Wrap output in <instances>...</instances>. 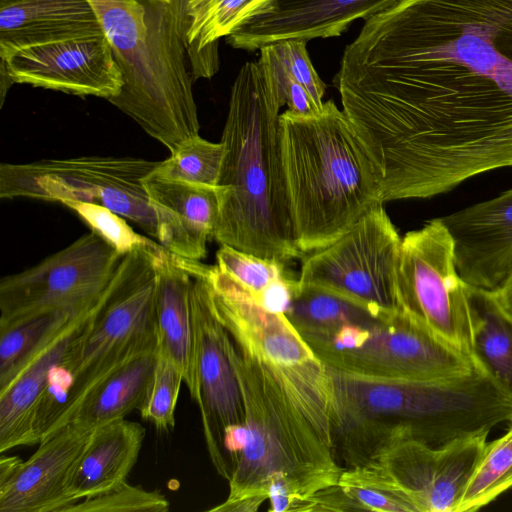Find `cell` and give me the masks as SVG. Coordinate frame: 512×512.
<instances>
[{"label":"cell","instance_id":"d6a6232c","mask_svg":"<svg viewBox=\"0 0 512 512\" xmlns=\"http://www.w3.org/2000/svg\"><path fill=\"white\" fill-rule=\"evenodd\" d=\"M169 501L158 490L147 491L126 481L95 496L82 499L66 512H167Z\"/></svg>","mask_w":512,"mask_h":512},{"label":"cell","instance_id":"7bdbcfd3","mask_svg":"<svg viewBox=\"0 0 512 512\" xmlns=\"http://www.w3.org/2000/svg\"><path fill=\"white\" fill-rule=\"evenodd\" d=\"M159 1L167 3V4H171L174 0H159Z\"/></svg>","mask_w":512,"mask_h":512},{"label":"cell","instance_id":"e575fe53","mask_svg":"<svg viewBox=\"0 0 512 512\" xmlns=\"http://www.w3.org/2000/svg\"><path fill=\"white\" fill-rule=\"evenodd\" d=\"M217 266L238 281L254 296L286 275L285 264L221 245L216 253Z\"/></svg>","mask_w":512,"mask_h":512},{"label":"cell","instance_id":"ba28073f","mask_svg":"<svg viewBox=\"0 0 512 512\" xmlns=\"http://www.w3.org/2000/svg\"><path fill=\"white\" fill-rule=\"evenodd\" d=\"M303 338L328 367L363 377L438 380L474 368L467 353L402 311Z\"/></svg>","mask_w":512,"mask_h":512},{"label":"cell","instance_id":"3957f363","mask_svg":"<svg viewBox=\"0 0 512 512\" xmlns=\"http://www.w3.org/2000/svg\"><path fill=\"white\" fill-rule=\"evenodd\" d=\"M283 102L263 62H246L231 87L221 137L219 215L212 237L220 245L284 264L297 246L287 194L279 126Z\"/></svg>","mask_w":512,"mask_h":512},{"label":"cell","instance_id":"44dd1931","mask_svg":"<svg viewBox=\"0 0 512 512\" xmlns=\"http://www.w3.org/2000/svg\"><path fill=\"white\" fill-rule=\"evenodd\" d=\"M102 34L88 0H18L0 7V56L28 46Z\"/></svg>","mask_w":512,"mask_h":512},{"label":"cell","instance_id":"2e32d148","mask_svg":"<svg viewBox=\"0 0 512 512\" xmlns=\"http://www.w3.org/2000/svg\"><path fill=\"white\" fill-rule=\"evenodd\" d=\"M440 219L452 238L460 278L495 290L512 269V188Z\"/></svg>","mask_w":512,"mask_h":512},{"label":"cell","instance_id":"60d3db41","mask_svg":"<svg viewBox=\"0 0 512 512\" xmlns=\"http://www.w3.org/2000/svg\"><path fill=\"white\" fill-rule=\"evenodd\" d=\"M187 1L188 0H174L171 3V6L173 8V11H174V14L176 17L179 33L181 32L182 20H183L184 10H185ZM180 36H181V33H180Z\"/></svg>","mask_w":512,"mask_h":512},{"label":"cell","instance_id":"8d00e7d4","mask_svg":"<svg viewBox=\"0 0 512 512\" xmlns=\"http://www.w3.org/2000/svg\"><path fill=\"white\" fill-rule=\"evenodd\" d=\"M298 290V279L286 275L272 282L259 295L251 294L264 308L285 314Z\"/></svg>","mask_w":512,"mask_h":512},{"label":"cell","instance_id":"d6986e66","mask_svg":"<svg viewBox=\"0 0 512 512\" xmlns=\"http://www.w3.org/2000/svg\"><path fill=\"white\" fill-rule=\"evenodd\" d=\"M94 429L70 422L44 438L0 485V512H66L72 472Z\"/></svg>","mask_w":512,"mask_h":512},{"label":"cell","instance_id":"277c9868","mask_svg":"<svg viewBox=\"0 0 512 512\" xmlns=\"http://www.w3.org/2000/svg\"><path fill=\"white\" fill-rule=\"evenodd\" d=\"M279 126L295 239L306 255L334 243L383 204L382 173L333 100L311 116L286 110Z\"/></svg>","mask_w":512,"mask_h":512},{"label":"cell","instance_id":"4316f807","mask_svg":"<svg viewBox=\"0 0 512 512\" xmlns=\"http://www.w3.org/2000/svg\"><path fill=\"white\" fill-rule=\"evenodd\" d=\"M285 315L302 336L331 332L346 324L382 319L341 296L300 285Z\"/></svg>","mask_w":512,"mask_h":512},{"label":"cell","instance_id":"d4e9b609","mask_svg":"<svg viewBox=\"0 0 512 512\" xmlns=\"http://www.w3.org/2000/svg\"><path fill=\"white\" fill-rule=\"evenodd\" d=\"M465 294L473 364L512 399V319L492 291L465 283Z\"/></svg>","mask_w":512,"mask_h":512},{"label":"cell","instance_id":"5bb4252c","mask_svg":"<svg viewBox=\"0 0 512 512\" xmlns=\"http://www.w3.org/2000/svg\"><path fill=\"white\" fill-rule=\"evenodd\" d=\"M186 263L192 280L194 329V386L190 395L200 409L209 457L218 474L229 480L224 436L227 430L245 425L244 401L228 352V333L209 304L205 264L188 259Z\"/></svg>","mask_w":512,"mask_h":512},{"label":"cell","instance_id":"f1b7e54d","mask_svg":"<svg viewBox=\"0 0 512 512\" xmlns=\"http://www.w3.org/2000/svg\"><path fill=\"white\" fill-rule=\"evenodd\" d=\"M224 156L222 142L213 143L200 135L183 141L160 161L153 173L161 178L217 188Z\"/></svg>","mask_w":512,"mask_h":512},{"label":"cell","instance_id":"83f0119b","mask_svg":"<svg viewBox=\"0 0 512 512\" xmlns=\"http://www.w3.org/2000/svg\"><path fill=\"white\" fill-rule=\"evenodd\" d=\"M512 488V422L501 437L487 442L456 512L477 511Z\"/></svg>","mask_w":512,"mask_h":512},{"label":"cell","instance_id":"8992f818","mask_svg":"<svg viewBox=\"0 0 512 512\" xmlns=\"http://www.w3.org/2000/svg\"><path fill=\"white\" fill-rule=\"evenodd\" d=\"M162 247L138 246L122 257L96 311L52 373L45 406L53 422L42 440L68 423L100 381L157 346L154 298Z\"/></svg>","mask_w":512,"mask_h":512},{"label":"cell","instance_id":"4fadbf2b","mask_svg":"<svg viewBox=\"0 0 512 512\" xmlns=\"http://www.w3.org/2000/svg\"><path fill=\"white\" fill-rule=\"evenodd\" d=\"M397 292L400 311L469 355L465 282L456 268L452 238L440 218L402 238Z\"/></svg>","mask_w":512,"mask_h":512},{"label":"cell","instance_id":"52a82bcc","mask_svg":"<svg viewBox=\"0 0 512 512\" xmlns=\"http://www.w3.org/2000/svg\"><path fill=\"white\" fill-rule=\"evenodd\" d=\"M206 278L210 307L236 348L281 384L302 421L336 452L333 382L327 365L284 313L264 308L217 265L208 266Z\"/></svg>","mask_w":512,"mask_h":512},{"label":"cell","instance_id":"ac0fdd59","mask_svg":"<svg viewBox=\"0 0 512 512\" xmlns=\"http://www.w3.org/2000/svg\"><path fill=\"white\" fill-rule=\"evenodd\" d=\"M401 0H273L227 37L235 49L256 51L288 39L341 35L355 20H367Z\"/></svg>","mask_w":512,"mask_h":512},{"label":"cell","instance_id":"9a60e30c","mask_svg":"<svg viewBox=\"0 0 512 512\" xmlns=\"http://www.w3.org/2000/svg\"><path fill=\"white\" fill-rule=\"evenodd\" d=\"M14 83L110 100L123 86L104 34L34 45L0 56Z\"/></svg>","mask_w":512,"mask_h":512},{"label":"cell","instance_id":"836d02e7","mask_svg":"<svg viewBox=\"0 0 512 512\" xmlns=\"http://www.w3.org/2000/svg\"><path fill=\"white\" fill-rule=\"evenodd\" d=\"M307 40L288 39L266 45L260 49V57L278 65L301 84L316 108H323L325 84L314 69L307 51Z\"/></svg>","mask_w":512,"mask_h":512},{"label":"cell","instance_id":"4dcf8cb0","mask_svg":"<svg viewBox=\"0 0 512 512\" xmlns=\"http://www.w3.org/2000/svg\"><path fill=\"white\" fill-rule=\"evenodd\" d=\"M182 382L181 369L157 351L151 391L139 412L142 419L151 422L160 432H170L175 426V409Z\"/></svg>","mask_w":512,"mask_h":512},{"label":"cell","instance_id":"30bf717a","mask_svg":"<svg viewBox=\"0 0 512 512\" xmlns=\"http://www.w3.org/2000/svg\"><path fill=\"white\" fill-rule=\"evenodd\" d=\"M488 434L440 447L416 440L393 441L362 465L344 468L338 484L379 490L406 504L411 512H456Z\"/></svg>","mask_w":512,"mask_h":512},{"label":"cell","instance_id":"ffe728a7","mask_svg":"<svg viewBox=\"0 0 512 512\" xmlns=\"http://www.w3.org/2000/svg\"><path fill=\"white\" fill-rule=\"evenodd\" d=\"M159 226V240L178 257L201 261L219 215L217 188L164 179L153 172L144 180Z\"/></svg>","mask_w":512,"mask_h":512},{"label":"cell","instance_id":"7a4b0ae2","mask_svg":"<svg viewBox=\"0 0 512 512\" xmlns=\"http://www.w3.org/2000/svg\"><path fill=\"white\" fill-rule=\"evenodd\" d=\"M328 369L333 440L347 468L362 465L393 441L440 447L512 422V399L476 366L438 380L378 379Z\"/></svg>","mask_w":512,"mask_h":512},{"label":"cell","instance_id":"484cf974","mask_svg":"<svg viewBox=\"0 0 512 512\" xmlns=\"http://www.w3.org/2000/svg\"><path fill=\"white\" fill-rule=\"evenodd\" d=\"M156 362L157 346L114 370L86 395L68 423L96 428L139 411L149 397Z\"/></svg>","mask_w":512,"mask_h":512},{"label":"cell","instance_id":"cb8c5ba5","mask_svg":"<svg viewBox=\"0 0 512 512\" xmlns=\"http://www.w3.org/2000/svg\"><path fill=\"white\" fill-rule=\"evenodd\" d=\"M273 0H188L181 37L193 79L211 78L219 67L218 43L257 15Z\"/></svg>","mask_w":512,"mask_h":512},{"label":"cell","instance_id":"7c38bea8","mask_svg":"<svg viewBox=\"0 0 512 512\" xmlns=\"http://www.w3.org/2000/svg\"><path fill=\"white\" fill-rule=\"evenodd\" d=\"M124 255L96 233L0 281V328L55 312H78L102 296Z\"/></svg>","mask_w":512,"mask_h":512},{"label":"cell","instance_id":"d590c367","mask_svg":"<svg viewBox=\"0 0 512 512\" xmlns=\"http://www.w3.org/2000/svg\"><path fill=\"white\" fill-rule=\"evenodd\" d=\"M356 510L378 512H411L403 502L379 490L357 486L337 484Z\"/></svg>","mask_w":512,"mask_h":512},{"label":"cell","instance_id":"ab89813d","mask_svg":"<svg viewBox=\"0 0 512 512\" xmlns=\"http://www.w3.org/2000/svg\"><path fill=\"white\" fill-rule=\"evenodd\" d=\"M13 84L15 83L6 68L0 63V107L3 106L6 94Z\"/></svg>","mask_w":512,"mask_h":512},{"label":"cell","instance_id":"e0dca14e","mask_svg":"<svg viewBox=\"0 0 512 512\" xmlns=\"http://www.w3.org/2000/svg\"><path fill=\"white\" fill-rule=\"evenodd\" d=\"M100 299L52 333L0 388L1 453L40 443L37 425L52 373L96 311Z\"/></svg>","mask_w":512,"mask_h":512},{"label":"cell","instance_id":"6da1fadb","mask_svg":"<svg viewBox=\"0 0 512 512\" xmlns=\"http://www.w3.org/2000/svg\"><path fill=\"white\" fill-rule=\"evenodd\" d=\"M335 85L383 202L512 168V0H401L365 20Z\"/></svg>","mask_w":512,"mask_h":512},{"label":"cell","instance_id":"b9f144b4","mask_svg":"<svg viewBox=\"0 0 512 512\" xmlns=\"http://www.w3.org/2000/svg\"><path fill=\"white\" fill-rule=\"evenodd\" d=\"M16 1H18V0H0V7L8 5V4L16 2Z\"/></svg>","mask_w":512,"mask_h":512},{"label":"cell","instance_id":"5b68a950","mask_svg":"<svg viewBox=\"0 0 512 512\" xmlns=\"http://www.w3.org/2000/svg\"><path fill=\"white\" fill-rule=\"evenodd\" d=\"M88 1L122 74V89L109 102L170 152L199 135L192 77L171 4Z\"/></svg>","mask_w":512,"mask_h":512},{"label":"cell","instance_id":"7402d4cb","mask_svg":"<svg viewBox=\"0 0 512 512\" xmlns=\"http://www.w3.org/2000/svg\"><path fill=\"white\" fill-rule=\"evenodd\" d=\"M191 282L186 259L162 247L157 259L154 298L157 351L181 369L190 393L194 386Z\"/></svg>","mask_w":512,"mask_h":512},{"label":"cell","instance_id":"f35d334b","mask_svg":"<svg viewBox=\"0 0 512 512\" xmlns=\"http://www.w3.org/2000/svg\"><path fill=\"white\" fill-rule=\"evenodd\" d=\"M23 461L17 456L0 457V485L6 483L16 472Z\"/></svg>","mask_w":512,"mask_h":512},{"label":"cell","instance_id":"8fae6325","mask_svg":"<svg viewBox=\"0 0 512 512\" xmlns=\"http://www.w3.org/2000/svg\"><path fill=\"white\" fill-rule=\"evenodd\" d=\"M401 242L383 204H377L334 243L304 258L299 285L331 292L385 318L400 311Z\"/></svg>","mask_w":512,"mask_h":512},{"label":"cell","instance_id":"1f68e13d","mask_svg":"<svg viewBox=\"0 0 512 512\" xmlns=\"http://www.w3.org/2000/svg\"><path fill=\"white\" fill-rule=\"evenodd\" d=\"M63 205L76 212L92 232L122 255L138 246L158 244L136 233L124 217L103 205L80 201H66Z\"/></svg>","mask_w":512,"mask_h":512},{"label":"cell","instance_id":"603a6c76","mask_svg":"<svg viewBox=\"0 0 512 512\" xmlns=\"http://www.w3.org/2000/svg\"><path fill=\"white\" fill-rule=\"evenodd\" d=\"M144 437L141 424L124 418L96 427L70 478L68 493L73 505L126 481Z\"/></svg>","mask_w":512,"mask_h":512},{"label":"cell","instance_id":"9c48e42d","mask_svg":"<svg viewBox=\"0 0 512 512\" xmlns=\"http://www.w3.org/2000/svg\"><path fill=\"white\" fill-rule=\"evenodd\" d=\"M159 161L131 156H79L0 164V198L103 205L159 240L144 180Z\"/></svg>","mask_w":512,"mask_h":512},{"label":"cell","instance_id":"f546056e","mask_svg":"<svg viewBox=\"0 0 512 512\" xmlns=\"http://www.w3.org/2000/svg\"><path fill=\"white\" fill-rule=\"evenodd\" d=\"M81 311L49 313L0 328V388L52 333Z\"/></svg>","mask_w":512,"mask_h":512},{"label":"cell","instance_id":"74e56055","mask_svg":"<svg viewBox=\"0 0 512 512\" xmlns=\"http://www.w3.org/2000/svg\"><path fill=\"white\" fill-rule=\"evenodd\" d=\"M492 293L501 309L512 319V269Z\"/></svg>","mask_w":512,"mask_h":512}]
</instances>
